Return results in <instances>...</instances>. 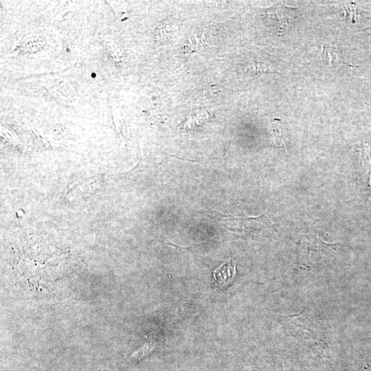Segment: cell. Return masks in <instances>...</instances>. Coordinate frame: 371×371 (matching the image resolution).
<instances>
[{"mask_svg":"<svg viewBox=\"0 0 371 371\" xmlns=\"http://www.w3.org/2000/svg\"><path fill=\"white\" fill-rule=\"evenodd\" d=\"M235 275V265L232 262H225L220 267L215 269L213 276L220 288H224L229 284Z\"/></svg>","mask_w":371,"mask_h":371,"instance_id":"7a4b0ae2","label":"cell"},{"mask_svg":"<svg viewBox=\"0 0 371 371\" xmlns=\"http://www.w3.org/2000/svg\"><path fill=\"white\" fill-rule=\"evenodd\" d=\"M285 329L292 336L305 342L323 340L324 331L321 325L303 312L293 316H281Z\"/></svg>","mask_w":371,"mask_h":371,"instance_id":"6da1fadb","label":"cell"},{"mask_svg":"<svg viewBox=\"0 0 371 371\" xmlns=\"http://www.w3.org/2000/svg\"><path fill=\"white\" fill-rule=\"evenodd\" d=\"M362 160L363 167L366 171V175L368 176V180L371 184V156L369 153L368 147H364V149L362 151Z\"/></svg>","mask_w":371,"mask_h":371,"instance_id":"3957f363","label":"cell"},{"mask_svg":"<svg viewBox=\"0 0 371 371\" xmlns=\"http://www.w3.org/2000/svg\"><path fill=\"white\" fill-rule=\"evenodd\" d=\"M247 70L249 72H273V71L271 70L269 67H268L267 65L261 64V63H254V64L250 65V66L247 67Z\"/></svg>","mask_w":371,"mask_h":371,"instance_id":"277c9868","label":"cell"}]
</instances>
